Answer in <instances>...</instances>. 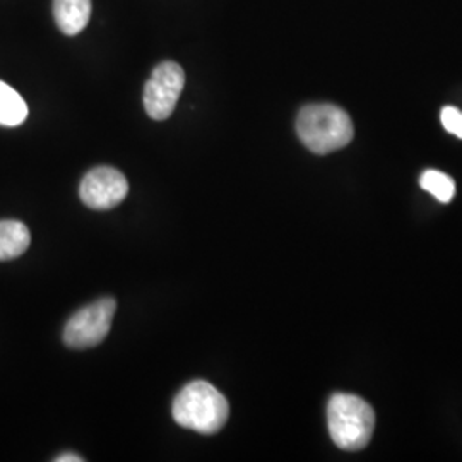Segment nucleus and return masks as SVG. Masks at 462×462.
<instances>
[{"label":"nucleus","instance_id":"6e6552de","mask_svg":"<svg viewBox=\"0 0 462 462\" xmlns=\"http://www.w3.org/2000/svg\"><path fill=\"white\" fill-rule=\"evenodd\" d=\"M32 236L21 221H0V263L13 261L30 247Z\"/></svg>","mask_w":462,"mask_h":462},{"label":"nucleus","instance_id":"1a4fd4ad","mask_svg":"<svg viewBox=\"0 0 462 462\" xmlns=\"http://www.w3.org/2000/svg\"><path fill=\"white\" fill-rule=\"evenodd\" d=\"M28 116V105L16 89L0 81V125L17 127Z\"/></svg>","mask_w":462,"mask_h":462},{"label":"nucleus","instance_id":"0eeeda50","mask_svg":"<svg viewBox=\"0 0 462 462\" xmlns=\"http://www.w3.org/2000/svg\"><path fill=\"white\" fill-rule=\"evenodd\" d=\"M53 17L62 33L79 34L89 23L91 0H53Z\"/></svg>","mask_w":462,"mask_h":462},{"label":"nucleus","instance_id":"f03ea898","mask_svg":"<svg viewBox=\"0 0 462 462\" xmlns=\"http://www.w3.org/2000/svg\"><path fill=\"white\" fill-rule=\"evenodd\" d=\"M298 137L315 154H329L345 148L353 139V122L346 112L336 105L317 103L300 110Z\"/></svg>","mask_w":462,"mask_h":462},{"label":"nucleus","instance_id":"20e7f679","mask_svg":"<svg viewBox=\"0 0 462 462\" xmlns=\"http://www.w3.org/2000/svg\"><path fill=\"white\" fill-rule=\"evenodd\" d=\"M116 310L114 298H99L86 305L69 319L64 328V343L72 349L98 346L110 332Z\"/></svg>","mask_w":462,"mask_h":462},{"label":"nucleus","instance_id":"7ed1b4c3","mask_svg":"<svg viewBox=\"0 0 462 462\" xmlns=\"http://www.w3.org/2000/svg\"><path fill=\"white\" fill-rule=\"evenodd\" d=\"M328 425L336 446L345 450H360L372 439L375 413L362 397L334 394L328 404Z\"/></svg>","mask_w":462,"mask_h":462},{"label":"nucleus","instance_id":"423d86ee","mask_svg":"<svg viewBox=\"0 0 462 462\" xmlns=\"http://www.w3.org/2000/svg\"><path fill=\"white\" fill-rule=\"evenodd\" d=\"M129 194L127 179L112 166H97L84 175L79 196L89 209L108 211Z\"/></svg>","mask_w":462,"mask_h":462},{"label":"nucleus","instance_id":"f8f14e48","mask_svg":"<svg viewBox=\"0 0 462 462\" xmlns=\"http://www.w3.org/2000/svg\"><path fill=\"white\" fill-rule=\"evenodd\" d=\"M55 462H83V457H79L76 454H64V456H59Z\"/></svg>","mask_w":462,"mask_h":462},{"label":"nucleus","instance_id":"9b49d317","mask_svg":"<svg viewBox=\"0 0 462 462\" xmlns=\"http://www.w3.org/2000/svg\"><path fill=\"white\" fill-rule=\"evenodd\" d=\"M440 118L447 133L454 134L462 139V112L454 106H446Z\"/></svg>","mask_w":462,"mask_h":462},{"label":"nucleus","instance_id":"9d476101","mask_svg":"<svg viewBox=\"0 0 462 462\" xmlns=\"http://www.w3.org/2000/svg\"><path fill=\"white\" fill-rule=\"evenodd\" d=\"M420 183L427 192H430L433 198L439 199L440 202H450L456 194L454 180L439 170H427L421 175Z\"/></svg>","mask_w":462,"mask_h":462},{"label":"nucleus","instance_id":"f257e3e1","mask_svg":"<svg viewBox=\"0 0 462 462\" xmlns=\"http://www.w3.org/2000/svg\"><path fill=\"white\" fill-rule=\"evenodd\" d=\"M171 413L183 429L202 435H215L223 429L230 416V404L215 385L204 380L190 382L173 401Z\"/></svg>","mask_w":462,"mask_h":462},{"label":"nucleus","instance_id":"39448f33","mask_svg":"<svg viewBox=\"0 0 462 462\" xmlns=\"http://www.w3.org/2000/svg\"><path fill=\"white\" fill-rule=\"evenodd\" d=\"M185 86V72L177 62H162L152 70L144 88V108L154 120H166L173 114Z\"/></svg>","mask_w":462,"mask_h":462}]
</instances>
